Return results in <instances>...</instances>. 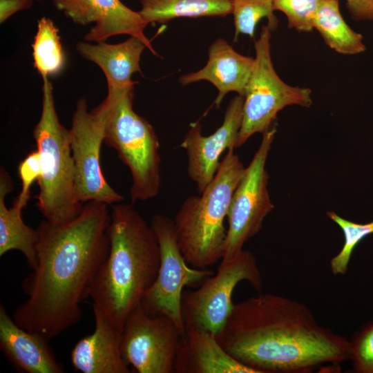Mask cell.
Masks as SVG:
<instances>
[{"label": "cell", "mask_w": 373, "mask_h": 373, "mask_svg": "<svg viewBox=\"0 0 373 373\" xmlns=\"http://www.w3.org/2000/svg\"><path fill=\"white\" fill-rule=\"evenodd\" d=\"M55 8L73 23L94 26L84 35L86 41H104L119 35L140 39L150 50L159 56L144 33L149 23L140 12L125 6L120 0H52Z\"/></svg>", "instance_id": "obj_14"}, {"label": "cell", "mask_w": 373, "mask_h": 373, "mask_svg": "<svg viewBox=\"0 0 373 373\" xmlns=\"http://www.w3.org/2000/svg\"><path fill=\"white\" fill-rule=\"evenodd\" d=\"M276 133V126L262 134L261 143L233 195L227 214L228 226L222 260H229L260 232L274 206L267 189V157Z\"/></svg>", "instance_id": "obj_10"}, {"label": "cell", "mask_w": 373, "mask_h": 373, "mask_svg": "<svg viewBox=\"0 0 373 373\" xmlns=\"http://www.w3.org/2000/svg\"><path fill=\"white\" fill-rule=\"evenodd\" d=\"M174 373H255L229 354L216 336L198 329L181 335L174 361Z\"/></svg>", "instance_id": "obj_18"}, {"label": "cell", "mask_w": 373, "mask_h": 373, "mask_svg": "<svg viewBox=\"0 0 373 373\" xmlns=\"http://www.w3.org/2000/svg\"><path fill=\"white\" fill-rule=\"evenodd\" d=\"M34 0H0V23L19 11L30 8Z\"/></svg>", "instance_id": "obj_30"}, {"label": "cell", "mask_w": 373, "mask_h": 373, "mask_svg": "<svg viewBox=\"0 0 373 373\" xmlns=\"http://www.w3.org/2000/svg\"><path fill=\"white\" fill-rule=\"evenodd\" d=\"M34 66L41 77L59 73L65 64L64 52L59 30L48 17H43L32 45Z\"/></svg>", "instance_id": "obj_23"}, {"label": "cell", "mask_w": 373, "mask_h": 373, "mask_svg": "<svg viewBox=\"0 0 373 373\" xmlns=\"http://www.w3.org/2000/svg\"><path fill=\"white\" fill-rule=\"evenodd\" d=\"M42 79L41 113L33 131L41 167L36 207L46 221L60 225L77 218L84 204L75 193L70 129L59 119L52 83Z\"/></svg>", "instance_id": "obj_5"}, {"label": "cell", "mask_w": 373, "mask_h": 373, "mask_svg": "<svg viewBox=\"0 0 373 373\" xmlns=\"http://www.w3.org/2000/svg\"><path fill=\"white\" fill-rule=\"evenodd\" d=\"M122 202L112 206L107 229L109 251L89 297L122 332L128 316L141 305L156 278L160 250L151 224L133 204Z\"/></svg>", "instance_id": "obj_3"}, {"label": "cell", "mask_w": 373, "mask_h": 373, "mask_svg": "<svg viewBox=\"0 0 373 373\" xmlns=\"http://www.w3.org/2000/svg\"><path fill=\"white\" fill-rule=\"evenodd\" d=\"M254 66V58L239 54L218 38L209 48L207 64L198 71L182 75L179 82L182 86L202 80L211 82L218 90L214 104L219 108L229 92L244 97Z\"/></svg>", "instance_id": "obj_17"}, {"label": "cell", "mask_w": 373, "mask_h": 373, "mask_svg": "<svg viewBox=\"0 0 373 373\" xmlns=\"http://www.w3.org/2000/svg\"><path fill=\"white\" fill-rule=\"evenodd\" d=\"M216 338L255 373H309L349 356L350 341L321 326L306 305L270 293L235 303Z\"/></svg>", "instance_id": "obj_2"}, {"label": "cell", "mask_w": 373, "mask_h": 373, "mask_svg": "<svg viewBox=\"0 0 373 373\" xmlns=\"http://www.w3.org/2000/svg\"><path fill=\"white\" fill-rule=\"evenodd\" d=\"M274 10L285 14L287 26L299 32H311L321 0H273Z\"/></svg>", "instance_id": "obj_26"}, {"label": "cell", "mask_w": 373, "mask_h": 373, "mask_svg": "<svg viewBox=\"0 0 373 373\" xmlns=\"http://www.w3.org/2000/svg\"><path fill=\"white\" fill-rule=\"evenodd\" d=\"M352 18L356 21H373V0H345Z\"/></svg>", "instance_id": "obj_29"}, {"label": "cell", "mask_w": 373, "mask_h": 373, "mask_svg": "<svg viewBox=\"0 0 373 373\" xmlns=\"http://www.w3.org/2000/svg\"><path fill=\"white\" fill-rule=\"evenodd\" d=\"M157 236L160 250L157 275L141 302L151 316H165L171 319L182 334L184 325L181 300L184 288L200 285L214 271L190 266L178 244L173 220L162 214L155 215L150 223Z\"/></svg>", "instance_id": "obj_9"}, {"label": "cell", "mask_w": 373, "mask_h": 373, "mask_svg": "<svg viewBox=\"0 0 373 373\" xmlns=\"http://www.w3.org/2000/svg\"><path fill=\"white\" fill-rule=\"evenodd\" d=\"M13 182L3 166L0 168V256L11 250L20 251L29 267L35 269L37 264V248L39 233L27 225L22 218V211L15 207H7L6 197L12 191Z\"/></svg>", "instance_id": "obj_20"}, {"label": "cell", "mask_w": 373, "mask_h": 373, "mask_svg": "<svg viewBox=\"0 0 373 373\" xmlns=\"http://www.w3.org/2000/svg\"><path fill=\"white\" fill-rule=\"evenodd\" d=\"M139 11L149 24L164 23L179 17H226L232 0H140Z\"/></svg>", "instance_id": "obj_21"}, {"label": "cell", "mask_w": 373, "mask_h": 373, "mask_svg": "<svg viewBox=\"0 0 373 373\" xmlns=\"http://www.w3.org/2000/svg\"><path fill=\"white\" fill-rule=\"evenodd\" d=\"M313 29L338 53L353 55L366 50L362 35L352 30L342 17L339 0H321L313 21Z\"/></svg>", "instance_id": "obj_22"}, {"label": "cell", "mask_w": 373, "mask_h": 373, "mask_svg": "<svg viewBox=\"0 0 373 373\" xmlns=\"http://www.w3.org/2000/svg\"><path fill=\"white\" fill-rule=\"evenodd\" d=\"M242 281L260 293L262 280L256 257L244 249L229 260H221L216 273L198 288L183 291L181 308L184 329H203L216 336L233 309V290Z\"/></svg>", "instance_id": "obj_8"}, {"label": "cell", "mask_w": 373, "mask_h": 373, "mask_svg": "<svg viewBox=\"0 0 373 373\" xmlns=\"http://www.w3.org/2000/svg\"><path fill=\"white\" fill-rule=\"evenodd\" d=\"M182 334L165 316H151L139 305L128 316L122 329V353L138 373H174Z\"/></svg>", "instance_id": "obj_12"}, {"label": "cell", "mask_w": 373, "mask_h": 373, "mask_svg": "<svg viewBox=\"0 0 373 373\" xmlns=\"http://www.w3.org/2000/svg\"><path fill=\"white\" fill-rule=\"evenodd\" d=\"M244 97L236 95L229 103L222 125L211 135L202 134L201 124H191L180 146L188 158L187 172L200 194L215 177L224 151L237 148L242 120Z\"/></svg>", "instance_id": "obj_13"}, {"label": "cell", "mask_w": 373, "mask_h": 373, "mask_svg": "<svg viewBox=\"0 0 373 373\" xmlns=\"http://www.w3.org/2000/svg\"><path fill=\"white\" fill-rule=\"evenodd\" d=\"M271 32L267 26H262L254 42V66L245 88L237 148L254 134L267 131L285 106L308 108L312 104L309 88L290 86L276 72L271 56Z\"/></svg>", "instance_id": "obj_7"}, {"label": "cell", "mask_w": 373, "mask_h": 373, "mask_svg": "<svg viewBox=\"0 0 373 373\" xmlns=\"http://www.w3.org/2000/svg\"><path fill=\"white\" fill-rule=\"evenodd\" d=\"M37 1H40V0H37Z\"/></svg>", "instance_id": "obj_31"}, {"label": "cell", "mask_w": 373, "mask_h": 373, "mask_svg": "<svg viewBox=\"0 0 373 373\" xmlns=\"http://www.w3.org/2000/svg\"><path fill=\"white\" fill-rule=\"evenodd\" d=\"M234 149L227 150L212 181L200 195L187 197L173 220L180 249L194 268L207 269L222 258L224 220L246 169Z\"/></svg>", "instance_id": "obj_4"}, {"label": "cell", "mask_w": 373, "mask_h": 373, "mask_svg": "<svg viewBox=\"0 0 373 373\" xmlns=\"http://www.w3.org/2000/svg\"><path fill=\"white\" fill-rule=\"evenodd\" d=\"M274 11L273 0H232L235 39L240 34L254 37L256 25L263 18L267 19L271 31H274L278 26Z\"/></svg>", "instance_id": "obj_24"}, {"label": "cell", "mask_w": 373, "mask_h": 373, "mask_svg": "<svg viewBox=\"0 0 373 373\" xmlns=\"http://www.w3.org/2000/svg\"><path fill=\"white\" fill-rule=\"evenodd\" d=\"M107 113L108 108L103 102L89 111L86 99L81 98L73 115L70 132L75 193L82 204L97 201L109 205L124 199L107 182L101 167Z\"/></svg>", "instance_id": "obj_11"}, {"label": "cell", "mask_w": 373, "mask_h": 373, "mask_svg": "<svg viewBox=\"0 0 373 373\" xmlns=\"http://www.w3.org/2000/svg\"><path fill=\"white\" fill-rule=\"evenodd\" d=\"M49 340L19 326L0 305V349L15 370L23 373H62Z\"/></svg>", "instance_id": "obj_16"}, {"label": "cell", "mask_w": 373, "mask_h": 373, "mask_svg": "<svg viewBox=\"0 0 373 373\" xmlns=\"http://www.w3.org/2000/svg\"><path fill=\"white\" fill-rule=\"evenodd\" d=\"M18 174L21 181V189L12 204L22 211L30 198L32 184L38 181L41 175L40 155L37 150L29 153L18 166Z\"/></svg>", "instance_id": "obj_28"}, {"label": "cell", "mask_w": 373, "mask_h": 373, "mask_svg": "<svg viewBox=\"0 0 373 373\" xmlns=\"http://www.w3.org/2000/svg\"><path fill=\"white\" fill-rule=\"evenodd\" d=\"M328 218L342 229L344 234V244L339 253L330 260L332 273L343 275L347 273L351 256L356 245L367 236L373 233V221L365 223H356L347 220L333 211L327 212Z\"/></svg>", "instance_id": "obj_25"}, {"label": "cell", "mask_w": 373, "mask_h": 373, "mask_svg": "<svg viewBox=\"0 0 373 373\" xmlns=\"http://www.w3.org/2000/svg\"><path fill=\"white\" fill-rule=\"evenodd\" d=\"M108 206L90 201L66 224L40 222L37 264L21 284L28 298L12 316L19 326L51 341L82 319L80 303L109 251Z\"/></svg>", "instance_id": "obj_1"}, {"label": "cell", "mask_w": 373, "mask_h": 373, "mask_svg": "<svg viewBox=\"0 0 373 373\" xmlns=\"http://www.w3.org/2000/svg\"><path fill=\"white\" fill-rule=\"evenodd\" d=\"M95 329L79 339L70 352V362L82 373H131L122 353V332L92 303Z\"/></svg>", "instance_id": "obj_15"}, {"label": "cell", "mask_w": 373, "mask_h": 373, "mask_svg": "<svg viewBox=\"0 0 373 373\" xmlns=\"http://www.w3.org/2000/svg\"><path fill=\"white\" fill-rule=\"evenodd\" d=\"M134 86L108 93L104 142L128 168L131 204L155 198L161 187L160 142L153 126L133 107Z\"/></svg>", "instance_id": "obj_6"}, {"label": "cell", "mask_w": 373, "mask_h": 373, "mask_svg": "<svg viewBox=\"0 0 373 373\" xmlns=\"http://www.w3.org/2000/svg\"><path fill=\"white\" fill-rule=\"evenodd\" d=\"M348 359L356 373H373V321L357 332L350 341Z\"/></svg>", "instance_id": "obj_27"}, {"label": "cell", "mask_w": 373, "mask_h": 373, "mask_svg": "<svg viewBox=\"0 0 373 373\" xmlns=\"http://www.w3.org/2000/svg\"><path fill=\"white\" fill-rule=\"evenodd\" d=\"M146 48V45L135 37L115 44L105 41L96 44L79 41L76 46L82 57L95 63L103 71L108 91L121 90L136 84L131 77L135 73L142 74L140 59Z\"/></svg>", "instance_id": "obj_19"}]
</instances>
